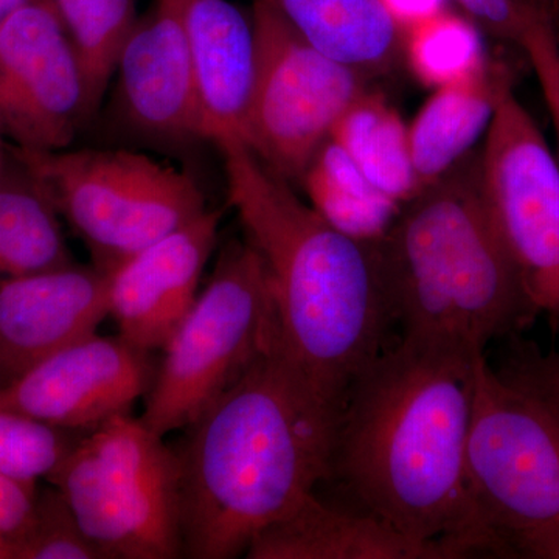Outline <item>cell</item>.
<instances>
[{
	"mask_svg": "<svg viewBox=\"0 0 559 559\" xmlns=\"http://www.w3.org/2000/svg\"><path fill=\"white\" fill-rule=\"evenodd\" d=\"M5 134H3L2 127H0V182L3 180V167H5Z\"/></svg>",
	"mask_w": 559,
	"mask_h": 559,
	"instance_id": "cell-35",
	"label": "cell"
},
{
	"mask_svg": "<svg viewBox=\"0 0 559 559\" xmlns=\"http://www.w3.org/2000/svg\"><path fill=\"white\" fill-rule=\"evenodd\" d=\"M116 106L139 138L162 146L205 140L182 25L170 0L139 17L117 61Z\"/></svg>",
	"mask_w": 559,
	"mask_h": 559,
	"instance_id": "cell-13",
	"label": "cell"
},
{
	"mask_svg": "<svg viewBox=\"0 0 559 559\" xmlns=\"http://www.w3.org/2000/svg\"><path fill=\"white\" fill-rule=\"evenodd\" d=\"M330 138L390 200L403 205L421 190L412 162L409 127L381 94L364 91Z\"/></svg>",
	"mask_w": 559,
	"mask_h": 559,
	"instance_id": "cell-20",
	"label": "cell"
},
{
	"mask_svg": "<svg viewBox=\"0 0 559 559\" xmlns=\"http://www.w3.org/2000/svg\"><path fill=\"white\" fill-rule=\"evenodd\" d=\"M377 250L403 340L485 353L536 319L485 204L479 156L404 202Z\"/></svg>",
	"mask_w": 559,
	"mask_h": 559,
	"instance_id": "cell-4",
	"label": "cell"
},
{
	"mask_svg": "<svg viewBox=\"0 0 559 559\" xmlns=\"http://www.w3.org/2000/svg\"><path fill=\"white\" fill-rule=\"evenodd\" d=\"M509 81L502 69L489 64L473 79L433 90L407 124L421 189L454 170L477 140L487 135L500 92Z\"/></svg>",
	"mask_w": 559,
	"mask_h": 559,
	"instance_id": "cell-18",
	"label": "cell"
},
{
	"mask_svg": "<svg viewBox=\"0 0 559 559\" xmlns=\"http://www.w3.org/2000/svg\"><path fill=\"white\" fill-rule=\"evenodd\" d=\"M539 3L550 14L551 20L559 21V0H539Z\"/></svg>",
	"mask_w": 559,
	"mask_h": 559,
	"instance_id": "cell-33",
	"label": "cell"
},
{
	"mask_svg": "<svg viewBox=\"0 0 559 559\" xmlns=\"http://www.w3.org/2000/svg\"><path fill=\"white\" fill-rule=\"evenodd\" d=\"M109 316V274L68 266L0 282V380L97 333ZM0 385V388H2Z\"/></svg>",
	"mask_w": 559,
	"mask_h": 559,
	"instance_id": "cell-15",
	"label": "cell"
},
{
	"mask_svg": "<svg viewBox=\"0 0 559 559\" xmlns=\"http://www.w3.org/2000/svg\"><path fill=\"white\" fill-rule=\"evenodd\" d=\"M280 340L266 266L246 238H235L162 349L140 418L162 437L189 428Z\"/></svg>",
	"mask_w": 559,
	"mask_h": 559,
	"instance_id": "cell-5",
	"label": "cell"
},
{
	"mask_svg": "<svg viewBox=\"0 0 559 559\" xmlns=\"http://www.w3.org/2000/svg\"><path fill=\"white\" fill-rule=\"evenodd\" d=\"M218 150L231 207L270 275L283 348L341 409L395 325L377 240L337 229L245 143Z\"/></svg>",
	"mask_w": 559,
	"mask_h": 559,
	"instance_id": "cell-3",
	"label": "cell"
},
{
	"mask_svg": "<svg viewBox=\"0 0 559 559\" xmlns=\"http://www.w3.org/2000/svg\"><path fill=\"white\" fill-rule=\"evenodd\" d=\"M280 14L326 57L362 75L403 57L404 32L380 0H257Z\"/></svg>",
	"mask_w": 559,
	"mask_h": 559,
	"instance_id": "cell-19",
	"label": "cell"
},
{
	"mask_svg": "<svg viewBox=\"0 0 559 559\" xmlns=\"http://www.w3.org/2000/svg\"><path fill=\"white\" fill-rule=\"evenodd\" d=\"M0 559H14L13 546L10 539L0 533Z\"/></svg>",
	"mask_w": 559,
	"mask_h": 559,
	"instance_id": "cell-34",
	"label": "cell"
},
{
	"mask_svg": "<svg viewBox=\"0 0 559 559\" xmlns=\"http://www.w3.org/2000/svg\"><path fill=\"white\" fill-rule=\"evenodd\" d=\"M255 79L245 145L299 187L308 165L366 87V75L326 57L264 3L252 0Z\"/></svg>",
	"mask_w": 559,
	"mask_h": 559,
	"instance_id": "cell-9",
	"label": "cell"
},
{
	"mask_svg": "<svg viewBox=\"0 0 559 559\" xmlns=\"http://www.w3.org/2000/svg\"><path fill=\"white\" fill-rule=\"evenodd\" d=\"M457 3L479 27L514 46H520L533 22L549 14L539 0H457Z\"/></svg>",
	"mask_w": 559,
	"mask_h": 559,
	"instance_id": "cell-29",
	"label": "cell"
},
{
	"mask_svg": "<svg viewBox=\"0 0 559 559\" xmlns=\"http://www.w3.org/2000/svg\"><path fill=\"white\" fill-rule=\"evenodd\" d=\"M514 557L559 559V524L522 533L511 540Z\"/></svg>",
	"mask_w": 559,
	"mask_h": 559,
	"instance_id": "cell-32",
	"label": "cell"
},
{
	"mask_svg": "<svg viewBox=\"0 0 559 559\" xmlns=\"http://www.w3.org/2000/svg\"><path fill=\"white\" fill-rule=\"evenodd\" d=\"M340 407L282 340L176 448L183 557L231 559L331 479Z\"/></svg>",
	"mask_w": 559,
	"mask_h": 559,
	"instance_id": "cell-2",
	"label": "cell"
},
{
	"mask_svg": "<svg viewBox=\"0 0 559 559\" xmlns=\"http://www.w3.org/2000/svg\"><path fill=\"white\" fill-rule=\"evenodd\" d=\"M403 57L412 75L432 90L473 79L489 66L479 25L448 9L404 32Z\"/></svg>",
	"mask_w": 559,
	"mask_h": 559,
	"instance_id": "cell-24",
	"label": "cell"
},
{
	"mask_svg": "<svg viewBox=\"0 0 559 559\" xmlns=\"http://www.w3.org/2000/svg\"><path fill=\"white\" fill-rule=\"evenodd\" d=\"M153 355L117 336L84 337L0 388V407L69 432L131 414L156 377Z\"/></svg>",
	"mask_w": 559,
	"mask_h": 559,
	"instance_id": "cell-12",
	"label": "cell"
},
{
	"mask_svg": "<svg viewBox=\"0 0 559 559\" xmlns=\"http://www.w3.org/2000/svg\"><path fill=\"white\" fill-rule=\"evenodd\" d=\"M182 25L200 98L204 138L245 143L255 79L252 17L230 0H170Z\"/></svg>",
	"mask_w": 559,
	"mask_h": 559,
	"instance_id": "cell-16",
	"label": "cell"
},
{
	"mask_svg": "<svg viewBox=\"0 0 559 559\" xmlns=\"http://www.w3.org/2000/svg\"><path fill=\"white\" fill-rule=\"evenodd\" d=\"M92 114L60 20L47 0H24L0 21L3 134L21 150H66Z\"/></svg>",
	"mask_w": 559,
	"mask_h": 559,
	"instance_id": "cell-11",
	"label": "cell"
},
{
	"mask_svg": "<svg viewBox=\"0 0 559 559\" xmlns=\"http://www.w3.org/2000/svg\"><path fill=\"white\" fill-rule=\"evenodd\" d=\"M57 212L31 182H0V277H21L68 266Z\"/></svg>",
	"mask_w": 559,
	"mask_h": 559,
	"instance_id": "cell-23",
	"label": "cell"
},
{
	"mask_svg": "<svg viewBox=\"0 0 559 559\" xmlns=\"http://www.w3.org/2000/svg\"><path fill=\"white\" fill-rule=\"evenodd\" d=\"M481 194L533 314L559 326V157L513 92H500L479 154Z\"/></svg>",
	"mask_w": 559,
	"mask_h": 559,
	"instance_id": "cell-10",
	"label": "cell"
},
{
	"mask_svg": "<svg viewBox=\"0 0 559 559\" xmlns=\"http://www.w3.org/2000/svg\"><path fill=\"white\" fill-rule=\"evenodd\" d=\"M72 44L92 112L116 73L120 51L138 24V0H47Z\"/></svg>",
	"mask_w": 559,
	"mask_h": 559,
	"instance_id": "cell-22",
	"label": "cell"
},
{
	"mask_svg": "<svg viewBox=\"0 0 559 559\" xmlns=\"http://www.w3.org/2000/svg\"><path fill=\"white\" fill-rule=\"evenodd\" d=\"M485 353L403 340L366 367L342 401L331 477L360 511L421 543L506 557L477 518L466 450L477 360Z\"/></svg>",
	"mask_w": 559,
	"mask_h": 559,
	"instance_id": "cell-1",
	"label": "cell"
},
{
	"mask_svg": "<svg viewBox=\"0 0 559 559\" xmlns=\"http://www.w3.org/2000/svg\"><path fill=\"white\" fill-rule=\"evenodd\" d=\"M142 418L79 437L49 477L103 559L183 557L178 457Z\"/></svg>",
	"mask_w": 559,
	"mask_h": 559,
	"instance_id": "cell-6",
	"label": "cell"
},
{
	"mask_svg": "<svg viewBox=\"0 0 559 559\" xmlns=\"http://www.w3.org/2000/svg\"><path fill=\"white\" fill-rule=\"evenodd\" d=\"M221 215L205 210L109 272V316L123 340L151 353L164 349L198 299Z\"/></svg>",
	"mask_w": 559,
	"mask_h": 559,
	"instance_id": "cell-14",
	"label": "cell"
},
{
	"mask_svg": "<svg viewBox=\"0 0 559 559\" xmlns=\"http://www.w3.org/2000/svg\"><path fill=\"white\" fill-rule=\"evenodd\" d=\"M250 559H452L465 558L448 544L421 543L366 513L336 509L318 496L250 544Z\"/></svg>",
	"mask_w": 559,
	"mask_h": 559,
	"instance_id": "cell-17",
	"label": "cell"
},
{
	"mask_svg": "<svg viewBox=\"0 0 559 559\" xmlns=\"http://www.w3.org/2000/svg\"><path fill=\"white\" fill-rule=\"evenodd\" d=\"M510 337L513 344L495 369L496 373L559 418V345L543 352L538 345L522 341L516 334Z\"/></svg>",
	"mask_w": 559,
	"mask_h": 559,
	"instance_id": "cell-27",
	"label": "cell"
},
{
	"mask_svg": "<svg viewBox=\"0 0 559 559\" xmlns=\"http://www.w3.org/2000/svg\"><path fill=\"white\" fill-rule=\"evenodd\" d=\"M14 156L108 274L207 210L189 173L135 151L14 148Z\"/></svg>",
	"mask_w": 559,
	"mask_h": 559,
	"instance_id": "cell-7",
	"label": "cell"
},
{
	"mask_svg": "<svg viewBox=\"0 0 559 559\" xmlns=\"http://www.w3.org/2000/svg\"><path fill=\"white\" fill-rule=\"evenodd\" d=\"M36 489L0 474V533L11 546L31 521Z\"/></svg>",
	"mask_w": 559,
	"mask_h": 559,
	"instance_id": "cell-30",
	"label": "cell"
},
{
	"mask_svg": "<svg viewBox=\"0 0 559 559\" xmlns=\"http://www.w3.org/2000/svg\"><path fill=\"white\" fill-rule=\"evenodd\" d=\"M76 440L69 430L0 407V474L38 487L39 479L49 480Z\"/></svg>",
	"mask_w": 559,
	"mask_h": 559,
	"instance_id": "cell-25",
	"label": "cell"
},
{
	"mask_svg": "<svg viewBox=\"0 0 559 559\" xmlns=\"http://www.w3.org/2000/svg\"><path fill=\"white\" fill-rule=\"evenodd\" d=\"M520 49L538 79L544 102L554 121L559 145V32L550 16H540L524 33Z\"/></svg>",
	"mask_w": 559,
	"mask_h": 559,
	"instance_id": "cell-28",
	"label": "cell"
},
{
	"mask_svg": "<svg viewBox=\"0 0 559 559\" xmlns=\"http://www.w3.org/2000/svg\"><path fill=\"white\" fill-rule=\"evenodd\" d=\"M466 481L473 509L507 557L522 533L559 524V418L477 360Z\"/></svg>",
	"mask_w": 559,
	"mask_h": 559,
	"instance_id": "cell-8",
	"label": "cell"
},
{
	"mask_svg": "<svg viewBox=\"0 0 559 559\" xmlns=\"http://www.w3.org/2000/svg\"><path fill=\"white\" fill-rule=\"evenodd\" d=\"M299 187L316 212L359 240L381 238L401 207L378 190L331 138L312 157Z\"/></svg>",
	"mask_w": 559,
	"mask_h": 559,
	"instance_id": "cell-21",
	"label": "cell"
},
{
	"mask_svg": "<svg viewBox=\"0 0 559 559\" xmlns=\"http://www.w3.org/2000/svg\"><path fill=\"white\" fill-rule=\"evenodd\" d=\"M14 559H103L84 535L60 489H36L27 527L13 543Z\"/></svg>",
	"mask_w": 559,
	"mask_h": 559,
	"instance_id": "cell-26",
	"label": "cell"
},
{
	"mask_svg": "<svg viewBox=\"0 0 559 559\" xmlns=\"http://www.w3.org/2000/svg\"><path fill=\"white\" fill-rule=\"evenodd\" d=\"M380 2L403 32L448 9V0H380Z\"/></svg>",
	"mask_w": 559,
	"mask_h": 559,
	"instance_id": "cell-31",
	"label": "cell"
}]
</instances>
